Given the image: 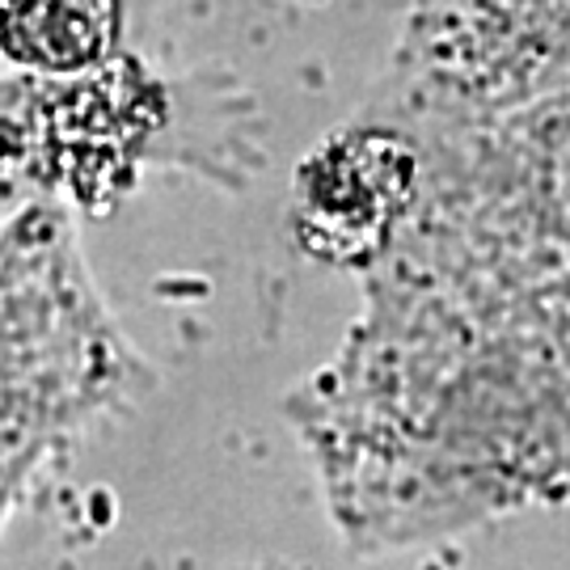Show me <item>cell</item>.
<instances>
[{
  "label": "cell",
  "instance_id": "1",
  "mask_svg": "<svg viewBox=\"0 0 570 570\" xmlns=\"http://www.w3.org/2000/svg\"><path fill=\"white\" fill-rule=\"evenodd\" d=\"M410 161L385 136H355L326 148L301 183L296 225L322 258H360L393 225Z\"/></svg>",
  "mask_w": 570,
  "mask_h": 570
},
{
  "label": "cell",
  "instance_id": "2",
  "mask_svg": "<svg viewBox=\"0 0 570 570\" xmlns=\"http://www.w3.org/2000/svg\"><path fill=\"white\" fill-rule=\"evenodd\" d=\"M115 39L119 0H0V51L47 77L102 63Z\"/></svg>",
  "mask_w": 570,
  "mask_h": 570
}]
</instances>
